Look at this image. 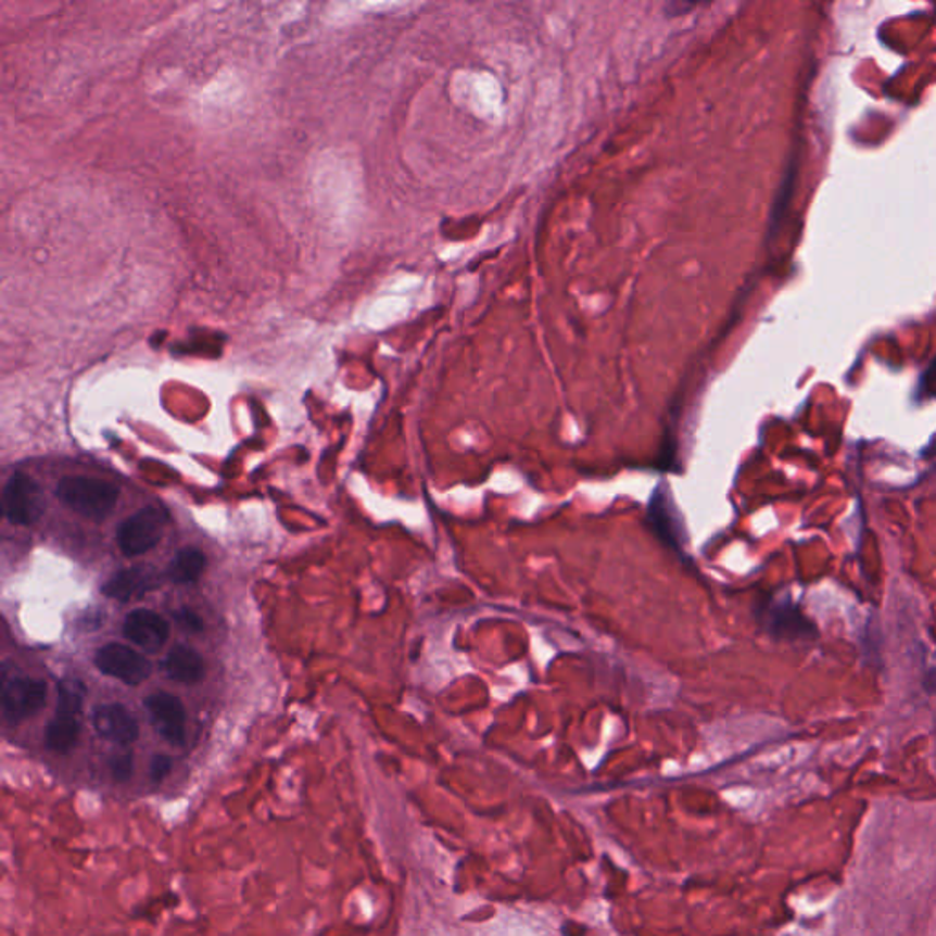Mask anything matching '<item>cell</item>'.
<instances>
[{"mask_svg": "<svg viewBox=\"0 0 936 936\" xmlns=\"http://www.w3.org/2000/svg\"><path fill=\"white\" fill-rule=\"evenodd\" d=\"M58 497L77 515L98 521L111 515L119 491L109 481L69 476L59 481Z\"/></svg>", "mask_w": 936, "mask_h": 936, "instance_id": "obj_1", "label": "cell"}, {"mask_svg": "<svg viewBox=\"0 0 936 936\" xmlns=\"http://www.w3.org/2000/svg\"><path fill=\"white\" fill-rule=\"evenodd\" d=\"M83 688L77 681H64L59 686L58 713L47 729V746L58 754H68L79 739V713Z\"/></svg>", "mask_w": 936, "mask_h": 936, "instance_id": "obj_2", "label": "cell"}, {"mask_svg": "<svg viewBox=\"0 0 936 936\" xmlns=\"http://www.w3.org/2000/svg\"><path fill=\"white\" fill-rule=\"evenodd\" d=\"M167 513L162 507H147L123 521L117 529V545L123 555H146L162 540Z\"/></svg>", "mask_w": 936, "mask_h": 936, "instance_id": "obj_3", "label": "cell"}, {"mask_svg": "<svg viewBox=\"0 0 936 936\" xmlns=\"http://www.w3.org/2000/svg\"><path fill=\"white\" fill-rule=\"evenodd\" d=\"M47 682L39 679L17 676L4 681L2 686V713L10 724H18L35 716L47 705Z\"/></svg>", "mask_w": 936, "mask_h": 936, "instance_id": "obj_4", "label": "cell"}, {"mask_svg": "<svg viewBox=\"0 0 936 936\" xmlns=\"http://www.w3.org/2000/svg\"><path fill=\"white\" fill-rule=\"evenodd\" d=\"M4 516L13 526H31L45 509L41 486L24 475L12 476L2 494Z\"/></svg>", "mask_w": 936, "mask_h": 936, "instance_id": "obj_5", "label": "cell"}, {"mask_svg": "<svg viewBox=\"0 0 936 936\" xmlns=\"http://www.w3.org/2000/svg\"><path fill=\"white\" fill-rule=\"evenodd\" d=\"M96 666L104 675L117 679L125 684H139L149 679L152 666L147 657L123 644H109L96 655Z\"/></svg>", "mask_w": 936, "mask_h": 936, "instance_id": "obj_6", "label": "cell"}, {"mask_svg": "<svg viewBox=\"0 0 936 936\" xmlns=\"http://www.w3.org/2000/svg\"><path fill=\"white\" fill-rule=\"evenodd\" d=\"M146 708L151 713L152 724L163 739L181 745L186 739V708L174 695L157 692L146 700Z\"/></svg>", "mask_w": 936, "mask_h": 936, "instance_id": "obj_7", "label": "cell"}, {"mask_svg": "<svg viewBox=\"0 0 936 936\" xmlns=\"http://www.w3.org/2000/svg\"><path fill=\"white\" fill-rule=\"evenodd\" d=\"M123 633L147 654H156L167 642L168 624L162 615L149 609H136L125 619Z\"/></svg>", "mask_w": 936, "mask_h": 936, "instance_id": "obj_8", "label": "cell"}, {"mask_svg": "<svg viewBox=\"0 0 936 936\" xmlns=\"http://www.w3.org/2000/svg\"><path fill=\"white\" fill-rule=\"evenodd\" d=\"M92 724L99 737L117 745H132L139 737L138 721L122 705L98 706L92 713Z\"/></svg>", "mask_w": 936, "mask_h": 936, "instance_id": "obj_9", "label": "cell"}, {"mask_svg": "<svg viewBox=\"0 0 936 936\" xmlns=\"http://www.w3.org/2000/svg\"><path fill=\"white\" fill-rule=\"evenodd\" d=\"M763 622L767 630L775 636L788 638H812L815 635L814 625L805 619V615L794 606L775 604L764 609Z\"/></svg>", "mask_w": 936, "mask_h": 936, "instance_id": "obj_10", "label": "cell"}, {"mask_svg": "<svg viewBox=\"0 0 936 936\" xmlns=\"http://www.w3.org/2000/svg\"><path fill=\"white\" fill-rule=\"evenodd\" d=\"M156 587V574L146 567H134L114 574L103 585V593L116 600H132L136 596L143 595L147 591Z\"/></svg>", "mask_w": 936, "mask_h": 936, "instance_id": "obj_11", "label": "cell"}, {"mask_svg": "<svg viewBox=\"0 0 936 936\" xmlns=\"http://www.w3.org/2000/svg\"><path fill=\"white\" fill-rule=\"evenodd\" d=\"M162 666L173 681L184 682V684H194L205 673V665L200 654L187 646H176L170 649L167 657L163 659Z\"/></svg>", "mask_w": 936, "mask_h": 936, "instance_id": "obj_12", "label": "cell"}, {"mask_svg": "<svg viewBox=\"0 0 936 936\" xmlns=\"http://www.w3.org/2000/svg\"><path fill=\"white\" fill-rule=\"evenodd\" d=\"M203 569H205V556H203L202 551L186 547V549L179 551L168 567V577L176 584H191L202 574Z\"/></svg>", "mask_w": 936, "mask_h": 936, "instance_id": "obj_13", "label": "cell"}, {"mask_svg": "<svg viewBox=\"0 0 936 936\" xmlns=\"http://www.w3.org/2000/svg\"><path fill=\"white\" fill-rule=\"evenodd\" d=\"M668 494L657 492L652 499V521H654L655 531L659 532L660 536L666 537V542L670 545H676V521H673V516L670 515V507L666 503Z\"/></svg>", "mask_w": 936, "mask_h": 936, "instance_id": "obj_14", "label": "cell"}, {"mask_svg": "<svg viewBox=\"0 0 936 936\" xmlns=\"http://www.w3.org/2000/svg\"><path fill=\"white\" fill-rule=\"evenodd\" d=\"M111 770L114 780L122 781V783L123 781L130 780V775L134 772L132 754H122V756L112 759Z\"/></svg>", "mask_w": 936, "mask_h": 936, "instance_id": "obj_15", "label": "cell"}, {"mask_svg": "<svg viewBox=\"0 0 936 936\" xmlns=\"http://www.w3.org/2000/svg\"><path fill=\"white\" fill-rule=\"evenodd\" d=\"M176 620H178V624L181 628H186L187 631H192V633H198V631L203 630V622L197 614H192L191 609H179L178 614H174Z\"/></svg>", "mask_w": 936, "mask_h": 936, "instance_id": "obj_16", "label": "cell"}, {"mask_svg": "<svg viewBox=\"0 0 936 936\" xmlns=\"http://www.w3.org/2000/svg\"><path fill=\"white\" fill-rule=\"evenodd\" d=\"M170 769H173V761H170V758H167V756H162V754H160V756H154V758H152L151 777L156 781V783L165 780L168 772H170Z\"/></svg>", "mask_w": 936, "mask_h": 936, "instance_id": "obj_17", "label": "cell"}, {"mask_svg": "<svg viewBox=\"0 0 936 936\" xmlns=\"http://www.w3.org/2000/svg\"><path fill=\"white\" fill-rule=\"evenodd\" d=\"M924 382L925 384H933V382H936V357L935 361L931 363L927 371H925Z\"/></svg>", "mask_w": 936, "mask_h": 936, "instance_id": "obj_18", "label": "cell"}, {"mask_svg": "<svg viewBox=\"0 0 936 936\" xmlns=\"http://www.w3.org/2000/svg\"><path fill=\"white\" fill-rule=\"evenodd\" d=\"M927 688H929L931 692H936V670L927 676Z\"/></svg>", "mask_w": 936, "mask_h": 936, "instance_id": "obj_19", "label": "cell"}]
</instances>
